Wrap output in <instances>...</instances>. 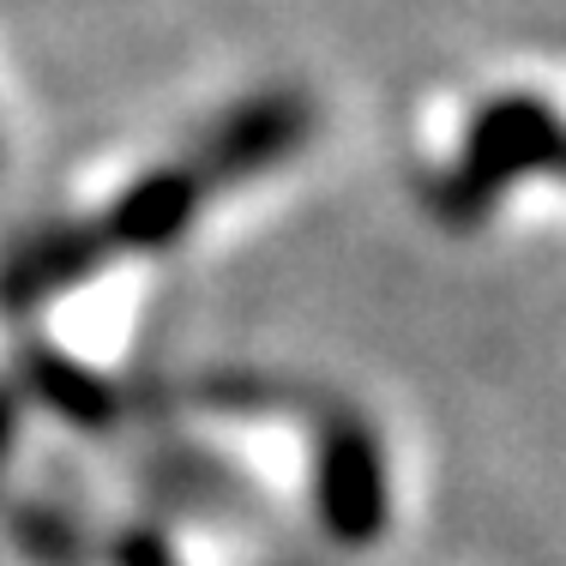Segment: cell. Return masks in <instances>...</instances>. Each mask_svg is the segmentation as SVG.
<instances>
[{
  "mask_svg": "<svg viewBox=\"0 0 566 566\" xmlns=\"http://www.w3.org/2000/svg\"><path fill=\"white\" fill-rule=\"evenodd\" d=\"M543 169H555V175H566V127L555 133V145H548V164Z\"/></svg>",
  "mask_w": 566,
  "mask_h": 566,
  "instance_id": "obj_3",
  "label": "cell"
},
{
  "mask_svg": "<svg viewBox=\"0 0 566 566\" xmlns=\"http://www.w3.org/2000/svg\"><path fill=\"white\" fill-rule=\"evenodd\" d=\"M319 512H326V531L349 548H368L374 536L386 531V458H380V440L344 416L332 422L326 434V452H319Z\"/></svg>",
  "mask_w": 566,
  "mask_h": 566,
  "instance_id": "obj_2",
  "label": "cell"
},
{
  "mask_svg": "<svg viewBox=\"0 0 566 566\" xmlns=\"http://www.w3.org/2000/svg\"><path fill=\"white\" fill-rule=\"evenodd\" d=\"M560 120L548 103H531V97H506L494 103L489 115L476 120L470 133V151H464V169L440 187L434 206L447 211L452 223H470L494 206V193L524 169H543L548 164V145H555Z\"/></svg>",
  "mask_w": 566,
  "mask_h": 566,
  "instance_id": "obj_1",
  "label": "cell"
}]
</instances>
